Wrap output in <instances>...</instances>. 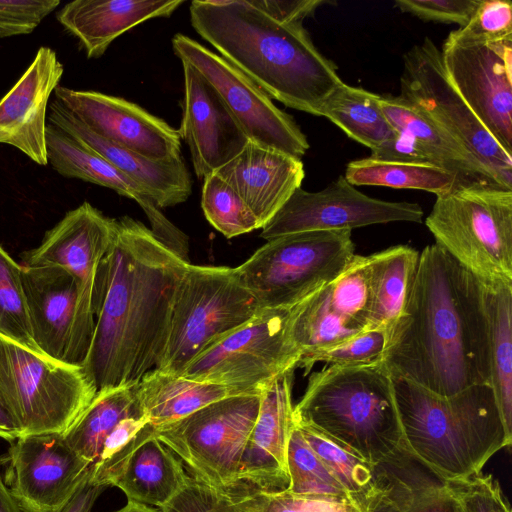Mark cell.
Here are the masks:
<instances>
[{
    "label": "cell",
    "instance_id": "33",
    "mask_svg": "<svg viewBox=\"0 0 512 512\" xmlns=\"http://www.w3.org/2000/svg\"><path fill=\"white\" fill-rule=\"evenodd\" d=\"M419 254L408 245H395L371 254L372 307L366 331L384 330L387 334L400 316Z\"/></svg>",
    "mask_w": 512,
    "mask_h": 512
},
{
    "label": "cell",
    "instance_id": "10",
    "mask_svg": "<svg viewBox=\"0 0 512 512\" xmlns=\"http://www.w3.org/2000/svg\"><path fill=\"white\" fill-rule=\"evenodd\" d=\"M262 393L227 396L156 428L155 435L185 463L190 476L236 499L246 494L239 477L240 459Z\"/></svg>",
    "mask_w": 512,
    "mask_h": 512
},
{
    "label": "cell",
    "instance_id": "40",
    "mask_svg": "<svg viewBox=\"0 0 512 512\" xmlns=\"http://www.w3.org/2000/svg\"><path fill=\"white\" fill-rule=\"evenodd\" d=\"M327 290L331 308L365 332L372 307L371 255L355 254Z\"/></svg>",
    "mask_w": 512,
    "mask_h": 512
},
{
    "label": "cell",
    "instance_id": "39",
    "mask_svg": "<svg viewBox=\"0 0 512 512\" xmlns=\"http://www.w3.org/2000/svg\"><path fill=\"white\" fill-rule=\"evenodd\" d=\"M0 335L42 353L33 336L22 266L1 245Z\"/></svg>",
    "mask_w": 512,
    "mask_h": 512
},
{
    "label": "cell",
    "instance_id": "48",
    "mask_svg": "<svg viewBox=\"0 0 512 512\" xmlns=\"http://www.w3.org/2000/svg\"><path fill=\"white\" fill-rule=\"evenodd\" d=\"M161 510L163 512H241L225 494L189 476L186 485Z\"/></svg>",
    "mask_w": 512,
    "mask_h": 512
},
{
    "label": "cell",
    "instance_id": "6",
    "mask_svg": "<svg viewBox=\"0 0 512 512\" xmlns=\"http://www.w3.org/2000/svg\"><path fill=\"white\" fill-rule=\"evenodd\" d=\"M425 224L462 267L487 285H512V190L458 187L436 196Z\"/></svg>",
    "mask_w": 512,
    "mask_h": 512
},
{
    "label": "cell",
    "instance_id": "49",
    "mask_svg": "<svg viewBox=\"0 0 512 512\" xmlns=\"http://www.w3.org/2000/svg\"><path fill=\"white\" fill-rule=\"evenodd\" d=\"M479 0H396L394 6L423 21L467 25Z\"/></svg>",
    "mask_w": 512,
    "mask_h": 512
},
{
    "label": "cell",
    "instance_id": "28",
    "mask_svg": "<svg viewBox=\"0 0 512 512\" xmlns=\"http://www.w3.org/2000/svg\"><path fill=\"white\" fill-rule=\"evenodd\" d=\"M189 476L181 460L154 434L128 456L111 486L121 489L128 501L162 508L183 489Z\"/></svg>",
    "mask_w": 512,
    "mask_h": 512
},
{
    "label": "cell",
    "instance_id": "53",
    "mask_svg": "<svg viewBox=\"0 0 512 512\" xmlns=\"http://www.w3.org/2000/svg\"><path fill=\"white\" fill-rule=\"evenodd\" d=\"M20 436L19 427L0 399V438L12 442Z\"/></svg>",
    "mask_w": 512,
    "mask_h": 512
},
{
    "label": "cell",
    "instance_id": "13",
    "mask_svg": "<svg viewBox=\"0 0 512 512\" xmlns=\"http://www.w3.org/2000/svg\"><path fill=\"white\" fill-rule=\"evenodd\" d=\"M172 48L217 91L250 142L301 159L309 149L293 117L279 109L249 77L196 40L177 33Z\"/></svg>",
    "mask_w": 512,
    "mask_h": 512
},
{
    "label": "cell",
    "instance_id": "3",
    "mask_svg": "<svg viewBox=\"0 0 512 512\" xmlns=\"http://www.w3.org/2000/svg\"><path fill=\"white\" fill-rule=\"evenodd\" d=\"M194 30L271 99L315 116L343 81L303 23L280 22L250 0H194Z\"/></svg>",
    "mask_w": 512,
    "mask_h": 512
},
{
    "label": "cell",
    "instance_id": "35",
    "mask_svg": "<svg viewBox=\"0 0 512 512\" xmlns=\"http://www.w3.org/2000/svg\"><path fill=\"white\" fill-rule=\"evenodd\" d=\"M379 98L378 94L343 82L326 98L320 116L373 150L397 134L384 115Z\"/></svg>",
    "mask_w": 512,
    "mask_h": 512
},
{
    "label": "cell",
    "instance_id": "36",
    "mask_svg": "<svg viewBox=\"0 0 512 512\" xmlns=\"http://www.w3.org/2000/svg\"><path fill=\"white\" fill-rule=\"evenodd\" d=\"M288 329L300 360L364 332L331 308L327 286L290 308Z\"/></svg>",
    "mask_w": 512,
    "mask_h": 512
},
{
    "label": "cell",
    "instance_id": "15",
    "mask_svg": "<svg viewBox=\"0 0 512 512\" xmlns=\"http://www.w3.org/2000/svg\"><path fill=\"white\" fill-rule=\"evenodd\" d=\"M440 52L452 86L512 156V40L479 42L449 34Z\"/></svg>",
    "mask_w": 512,
    "mask_h": 512
},
{
    "label": "cell",
    "instance_id": "45",
    "mask_svg": "<svg viewBox=\"0 0 512 512\" xmlns=\"http://www.w3.org/2000/svg\"><path fill=\"white\" fill-rule=\"evenodd\" d=\"M449 34L457 39L479 42L512 40L511 1L479 0L467 25Z\"/></svg>",
    "mask_w": 512,
    "mask_h": 512
},
{
    "label": "cell",
    "instance_id": "29",
    "mask_svg": "<svg viewBox=\"0 0 512 512\" xmlns=\"http://www.w3.org/2000/svg\"><path fill=\"white\" fill-rule=\"evenodd\" d=\"M384 493L372 512H458L459 506L445 480L413 457L409 451L380 465Z\"/></svg>",
    "mask_w": 512,
    "mask_h": 512
},
{
    "label": "cell",
    "instance_id": "5",
    "mask_svg": "<svg viewBox=\"0 0 512 512\" xmlns=\"http://www.w3.org/2000/svg\"><path fill=\"white\" fill-rule=\"evenodd\" d=\"M293 417L296 424L322 432L376 466L407 451L392 377L382 360L314 372Z\"/></svg>",
    "mask_w": 512,
    "mask_h": 512
},
{
    "label": "cell",
    "instance_id": "16",
    "mask_svg": "<svg viewBox=\"0 0 512 512\" xmlns=\"http://www.w3.org/2000/svg\"><path fill=\"white\" fill-rule=\"evenodd\" d=\"M417 203L392 202L369 197L343 175L324 189H296L275 215L261 228V238H274L307 231L351 230L390 222L423 220Z\"/></svg>",
    "mask_w": 512,
    "mask_h": 512
},
{
    "label": "cell",
    "instance_id": "44",
    "mask_svg": "<svg viewBox=\"0 0 512 512\" xmlns=\"http://www.w3.org/2000/svg\"><path fill=\"white\" fill-rule=\"evenodd\" d=\"M387 342L384 330L363 332L339 344L302 358L298 367L305 370V375L317 362L336 366H363L382 360Z\"/></svg>",
    "mask_w": 512,
    "mask_h": 512
},
{
    "label": "cell",
    "instance_id": "43",
    "mask_svg": "<svg viewBox=\"0 0 512 512\" xmlns=\"http://www.w3.org/2000/svg\"><path fill=\"white\" fill-rule=\"evenodd\" d=\"M241 512H365L350 501L255 491L232 499Z\"/></svg>",
    "mask_w": 512,
    "mask_h": 512
},
{
    "label": "cell",
    "instance_id": "22",
    "mask_svg": "<svg viewBox=\"0 0 512 512\" xmlns=\"http://www.w3.org/2000/svg\"><path fill=\"white\" fill-rule=\"evenodd\" d=\"M64 67L54 50L42 46L32 63L0 100V144L11 145L39 165H47L48 101Z\"/></svg>",
    "mask_w": 512,
    "mask_h": 512
},
{
    "label": "cell",
    "instance_id": "14",
    "mask_svg": "<svg viewBox=\"0 0 512 512\" xmlns=\"http://www.w3.org/2000/svg\"><path fill=\"white\" fill-rule=\"evenodd\" d=\"M116 231V219L84 201L50 230L40 244L21 255L23 265L56 266L78 282V323L80 337L89 349L94 324L98 271Z\"/></svg>",
    "mask_w": 512,
    "mask_h": 512
},
{
    "label": "cell",
    "instance_id": "37",
    "mask_svg": "<svg viewBox=\"0 0 512 512\" xmlns=\"http://www.w3.org/2000/svg\"><path fill=\"white\" fill-rule=\"evenodd\" d=\"M344 177L353 186L417 189L436 196L461 187L453 173L434 164L382 161L371 157L349 162Z\"/></svg>",
    "mask_w": 512,
    "mask_h": 512
},
{
    "label": "cell",
    "instance_id": "41",
    "mask_svg": "<svg viewBox=\"0 0 512 512\" xmlns=\"http://www.w3.org/2000/svg\"><path fill=\"white\" fill-rule=\"evenodd\" d=\"M203 180L201 207L206 219L216 230L232 238L260 228L241 197L217 173Z\"/></svg>",
    "mask_w": 512,
    "mask_h": 512
},
{
    "label": "cell",
    "instance_id": "20",
    "mask_svg": "<svg viewBox=\"0 0 512 512\" xmlns=\"http://www.w3.org/2000/svg\"><path fill=\"white\" fill-rule=\"evenodd\" d=\"M181 63L184 97L178 130L196 176L204 179L234 159L250 140L210 83L190 64Z\"/></svg>",
    "mask_w": 512,
    "mask_h": 512
},
{
    "label": "cell",
    "instance_id": "50",
    "mask_svg": "<svg viewBox=\"0 0 512 512\" xmlns=\"http://www.w3.org/2000/svg\"><path fill=\"white\" fill-rule=\"evenodd\" d=\"M250 2L273 19L286 23H303L304 19L312 17L320 6L336 4L329 0H250Z\"/></svg>",
    "mask_w": 512,
    "mask_h": 512
},
{
    "label": "cell",
    "instance_id": "12",
    "mask_svg": "<svg viewBox=\"0 0 512 512\" xmlns=\"http://www.w3.org/2000/svg\"><path fill=\"white\" fill-rule=\"evenodd\" d=\"M399 96L465 147L503 186L512 189V156L452 86L440 49L430 38L404 54Z\"/></svg>",
    "mask_w": 512,
    "mask_h": 512
},
{
    "label": "cell",
    "instance_id": "42",
    "mask_svg": "<svg viewBox=\"0 0 512 512\" xmlns=\"http://www.w3.org/2000/svg\"><path fill=\"white\" fill-rule=\"evenodd\" d=\"M155 434V428L145 415L123 419L108 435L97 460L92 464L89 482L108 487L117 472L145 439Z\"/></svg>",
    "mask_w": 512,
    "mask_h": 512
},
{
    "label": "cell",
    "instance_id": "2",
    "mask_svg": "<svg viewBox=\"0 0 512 512\" xmlns=\"http://www.w3.org/2000/svg\"><path fill=\"white\" fill-rule=\"evenodd\" d=\"M382 362L391 377L444 397L489 384L487 286L437 244L419 254Z\"/></svg>",
    "mask_w": 512,
    "mask_h": 512
},
{
    "label": "cell",
    "instance_id": "9",
    "mask_svg": "<svg viewBox=\"0 0 512 512\" xmlns=\"http://www.w3.org/2000/svg\"><path fill=\"white\" fill-rule=\"evenodd\" d=\"M351 230L288 234L267 241L236 267L260 309L291 308L329 285L354 254Z\"/></svg>",
    "mask_w": 512,
    "mask_h": 512
},
{
    "label": "cell",
    "instance_id": "21",
    "mask_svg": "<svg viewBox=\"0 0 512 512\" xmlns=\"http://www.w3.org/2000/svg\"><path fill=\"white\" fill-rule=\"evenodd\" d=\"M293 373L276 377L262 393L258 416L240 459L239 477L246 494L279 492L289 485L287 447L295 425Z\"/></svg>",
    "mask_w": 512,
    "mask_h": 512
},
{
    "label": "cell",
    "instance_id": "55",
    "mask_svg": "<svg viewBox=\"0 0 512 512\" xmlns=\"http://www.w3.org/2000/svg\"><path fill=\"white\" fill-rule=\"evenodd\" d=\"M114 512H163L161 508H153L150 506L138 504L128 501V503L121 509Z\"/></svg>",
    "mask_w": 512,
    "mask_h": 512
},
{
    "label": "cell",
    "instance_id": "30",
    "mask_svg": "<svg viewBox=\"0 0 512 512\" xmlns=\"http://www.w3.org/2000/svg\"><path fill=\"white\" fill-rule=\"evenodd\" d=\"M137 388L143 412L155 429L231 396L222 385L188 379L157 368L144 375Z\"/></svg>",
    "mask_w": 512,
    "mask_h": 512
},
{
    "label": "cell",
    "instance_id": "46",
    "mask_svg": "<svg viewBox=\"0 0 512 512\" xmlns=\"http://www.w3.org/2000/svg\"><path fill=\"white\" fill-rule=\"evenodd\" d=\"M462 512H511L501 487L492 475L477 472L445 481Z\"/></svg>",
    "mask_w": 512,
    "mask_h": 512
},
{
    "label": "cell",
    "instance_id": "17",
    "mask_svg": "<svg viewBox=\"0 0 512 512\" xmlns=\"http://www.w3.org/2000/svg\"><path fill=\"white\" fill-rule=\"evenodd\" d=\"M3 463L5 483L22 512H57L92 471L62 434L20 436L10 442Z\"/></svg>",
    "mask_w": 512,
    "mask_h": 512
},
{
    "label": "cell",
    "instance_id": "25",
    "mask_svg": "<svg viewBox=\"0 0 512 512\" xmlns=\"http://www.w3.org/2000/svg\"><path fill=\"white\" fill-rule=\"evenodd\" d=\"M217 173L241 197L262 228L305 177L301 159L249 142Z\"/></svg>",
    "mask_w": 512,
    "mask_h": 512
},
{
    "label": "cell",
    "instance_id": "26",
    "mask_svg": "<svg viewBox=\"0 0 512 512\" xmlns=\"http://www.w3.org/2000/svg\"><path fill=\"white\" fill-rule=\"evenodd\" d=\"M184 0H75L56 15L88 58L101 57L121 34L153 18L169 17Z\"/></svg>",
    "mask_w": 512,
    "mask_h": 512
},
{
    "label": "cell",
    "instance_id": "27",
    "mask_svg": "<svg viewBox=\"0 0 512 512\" xmlns=\"http://www.w3.org/2000/svg\"><path fill=\"white\" fill-rule=\"evenodd\" d=\"M379 102L384 115L396 131L411 136L434 165L458 178L460 186L506 188L465 147L402 97L380 95Z\"/></svg>",
    "mask_w": 512,
    "mask_h": 512
},
{
    "label": "cell",
    "instance_id": "54",
    "mask_svg": "<svg viewBox=\"0 0 512 512\" xmlns=\"http://www.w3.org/2000/svg\"><path fill=\"white\" fill-rule=\"evenodd\" d=\"M3 460H0V468ZM0 512H22L13 498L0 470Z\"/></svg>",
    "mask_w": 512,
    "mask_h": 512
},
{
    "label": "cell",
    "instance_id": "47",
    "mask_svg": "<svg viewBox=\"0 0 512 512\" xmlns=\"http://www.w3.org/2000/svg\"><path fill=\"white\" fill-rule=\"evenodd\" d=\"M59 5L58 0H0V38L33 32Z\"/></svg>",
    "mask_w": 512,
    "mask_h": 512
},
{
    "label": "cell",
    "instance_id": "19",
    "mask_svg": "<svg viewBox=\"0 0 512 512\" xmlns=\"http://www.w3.org/2000/svg\"><path fill=\"white\" fill-rule=\"evenodd\" d=\"M21 266L33 336L38 348L59 362L82 366L87 349L79 331L77 280L60 267Z\"/></svg>",
    "mask_w": 512,
    "mask_h": 512
},
{
    "label": "cell",
    "instance_id": "8",
    "mask_svg": "<svg viewBox=\"0 0 512 512\" xmlns=\"http://www.w3.org/2000/svg\"><path fill=\"white\" fill-rule=\"evenodd\" d=\"M95 394L82 366L0 335V399L21 436L64 433Z\"/></svg>",
    "mask_w": 512,
    "mask_h": 512
},
{
    "label": "cell",
    "instance_id": "24",
    "mask_svg": "<svg viewBox=\"0 0 512 512\" xmlns=\"http://www.w3.org/2000/svg\"><path fill=\"white\" fill-rule=\"evenodd\" d=\"M49 123L105 158L141 186L159 209L185 202L192 180L183 158L154 160L119 147L92 132L56 99L49 104Z\"/></svg>",
    "mask_w": 512,
    "mask_h": 512
},
{
    "label": "cell",
    "instance_id": "52",
    "mask_svg": "<svg viewBox=\"0 0 512 512\" xmlns=\"http://www.w3.org/2000/svg\"><path fill=\"white\" fill-rule=\"evenodd\" d=\"M89 478L81 484L71 499L57 512H92L97 498L105 487L91 484Z\"/></svg>",
    "mask_w": 512,
    "mask_h": 512
},
{
    "label": "cell",
    "instance_id": "38",
    "mask_svg": "<svg viewBox=\"0 0 512 512\" xmlns=\"http://www.w3.org/2000/svg\"><path fill=\"white\" fill-rule=\"evenodd\" d=\"M287 471L289 485L286 490L294 495L352 502L338 480L305 441L296 425L287 447Z\"/></svg>",
    "mask_w": 512,
    "mask_h": 512
},
{
    "label": "cell",
    "instance_id": "18",
    "mask_svg": "<svg viewBox=\"0 0 512 512\" xmlns=\"http://www.w3.org/2000/svg\"><path fill=\"white\" fill-rule=\"evenodd\" d=\"M55 99L101 138L154 160L181 158L178 129L126 99L58 85Z\"/></svg>",
    "mask_w": 512,
    "mask_h": 512
},
{
    "label": "cell",
    "instance_id": "4",
    "mask_svg": "<svg viewBox=\"0 0 512 512\" xmlns=\"http://www.w3.org/2000/svg\"><path fill=\"white\" fill-rule=\"evenodd\" d=\"M392 382L406 449L443 480L480 472L511 445L489 384L444 397L404 378Z\"/></svg>",
    "mask_w": 512,
    "mask_h": 512
},
{
    "label": "cell",
    "instance_id": "34",
    "mask_svg": "<svg viewBox=\"0 0 512 512\" xmlns=\"http://www.w3.org/2000/svg\"><path fill=\"white\" fill-rule=\"evenodd\" d=\"M489 385L512 436V285H487Z\"/></svg>",
    "mask_w": 512,
    "mask_h": 512
},
{
    "label": "cell",
    "instance_id": "31",
    "mask_svg": "<svg viewBox=\"0 0 512 512\" xmlns=\"http://www.w3.org/2000/svg\"><path fill=\"white\" fill-rule=\"evenodd\" d=\"M141 415L145 414L137 384L100 390L62 435L75 453L93 464L115 427L125 418Z\"/></svg>",
    "mask_w": 512,
    "mask_h": 512
},
{
    "label": "cell",
    "instance_id": "1",
    "mask_svg": "<svg viewBox=\"0 0 512 512\" xmlns=\"http://www.w3.org/2000/svg\"><path fill=\"white\" fill-rule=\"evenodd\" d=\"M189 264L142 222L116 219L98 271L94 330L82 363L96 392L136 385L157 367Z\"/></svg>",
    "mask_w": 512,
    "mask_h": 512
},
{
    "label": "cell",
    "instance_id": "23",
    "mask_svg": "<svg viewBox=\"0 0 512 512\" xmlns=\"http://www.w3.org/2000/svg\"><path fill=\"white\" fill-rule=\"evenodd\" d=\"M47 160L66 178H76L114 190L138 203L153 234L183 259H187V236L173 225L151 196L105 158L51 123L46 126Z\"/></svg>",
    "mask_w": 512,
    "mask_h": 512
},
{
    "label": "cell",
    "instance_id": "56",
    "mask_svg": "<svg viewBox=\"0 0 512 512\" xmlns=\"http://www.w3.org/2000/svg\"><path fill=\"white\" fill-rule=\"evenodd\" d=\"M458 512H462V511H461V509H460V507H459V511H458Z\"/></svg>",
    "mask_w": 512,
    "mask_h": 512
},
{
    "label": "cell",
    "instance_id": "11",
    "mask_svg": "<svg viewBox=\"0 0 512 512\" xmlns=\"http://www.w3.org/2000/svg\"><path fill=\"white\" fill-rule=\"evenodd\" d=\"M289 317L290 308L261 309L202 351L180 376L222 385L231 395L262 393L276 377L298 367Z\"/></svg>",
    "mask_w": 512,
    "mask_h": 512
},
{
    "label": "cell",
    "instance_id": "51",
    "mask_svg": "<svg viewBox=\"0 0 512 512\" xmlns=\"http://www.w3.org/2000/svg\"><path fill=\"white\" fill-rule=\"evenodd\" d=\"M369 157L382 161L433 164L427 153L411 136L399 131L394 137L371 150Z\"/></svg>",
    "mask_w": 512,
    "mask_h": 512
},
{
    "label": "cell",
    "instance_id": "32",
    "mask_svg": "<svg viewBox=\"0 0 512 512\" xmlns=\"http://www.w3.org/2000/svg\"><path fill=\"white\" fill-rule=\"evenodd\" d=\"M295 425L351 501L363 511L372 512L385 490L381 467L366 461L320 431L305 425Z\"/></svg>",
    "mask_w": 512,
    "mask_h": 512
},
{
    "label": "cell",
    "instance_id": "7",
    "mask_svg": "<svg viewBox=\"0 0 512 512\" xmlns=\"http://www.w3.org/2000/svg\"><path fill=\"white\" fill-rule=\"evenodd\" d=\"M261 311L236 267L189 264L174 297L157 369L180 376L202 351Z\"/></svg>",
    "mask_w": 512,
    "mask_h": 512
}]
</instances>
